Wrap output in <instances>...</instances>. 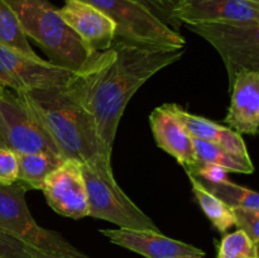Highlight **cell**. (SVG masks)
<instances>
[{"label": "cell", "mask_w": 259, "mask_h": 258, "mask_svg": "<svg viewBox=\"0 0 259 258\" xmlns=\"http://www.w3.org/2000/svg\"><path fill=\"white\" fill-rule=\"evenodd\" d=\"M75 73L47 60H33L0 45V85L4 88L14 91L62 88Z\"/></svg>", "instance_id": "9c48e42d"}, {"label": "cell", "mask_w": 259, "mask_h": 258, "mask_svg": "<svg viewBox=\"0 0 259 258\" xmlns=\"http://www.w3.org/2000/svg\"><path fill=\"white\" fill-rule=\"evenodd\" d=\"M192 186V192L199 202L200 207L206 215L211 224L219 230L220 233H225L230 228L234 227V212L232 207L218 199L215 195L207 191L192 175L187 174Z\"/></svg>", "instance_id": "e0dca14e"}, {"label": "cell", "mask_w": 259, "mask_h": 258, "mask_svg": "<svg viewBox=\"0 0 259 258\" xmlns=\"http://www.w3.org/2000/svg\"><path fill=\"white\" fill-rule=\"evenodd\" d=\"M133 2L141 4L163 24L175 32L180 33L182 24L176 18V9L181 0H133Z\"/></svg>", "instance_id": "603a6c76"}, {"label": "cell", "mask_w": 259, "mask_h": 258, "mask_svg": "<svg viewBox=\"0 0 259 258\" xmlns=\"http://www.w3.org/2000/svg\"><path fill=\"white\" fill-rule=\"evenodd\" d=\"M51 209L62 217L78 220L88 217V192L81 163L66 158L43 182L42 190Z\"/></svg>", "instance_id": "30bf717a"}, {"label": "cell", "mask_w": 259, "mask_h": 258, "mask_svg": "<svg viewBox=\"0 0 259 258\" xmlns=\"http://www.w3.org/2000/svg\"><path fill=\"white\" fill-rule=\"evenodd\" d=\"M113 244L136 252L146 258H204L205 252L192 244L172 239L153 230L100 229Z\"/></svg>", "instance_id": "8fae6325"}, {"label": "cell", "mask_w": 259, "mask_h": 258, "mask_svg": "<svg viewBox=\"0 0 259 258\" xmlns=\"http://www.w3.org/2000/svg\"><path fill=\"white\" fill-rule=\"evenodd\" d=\"M0 136L5 147L15 153L61 156L55 141L24 95L8 88L0 93Z\"/></svg>", "instance_id": "52a82bcc"}, {"label": "cell", "mask_w": 259, "mask_h": 258, "mask_svg": "<svg viewBox=\"0 0 259 258\" xmlns=\"http://www.w3.org/2000/svg\"><path fill=\"white\" fill-rule=\"evenodd\" d=\"M81 169L88 192V217L106 220L124 229L159 232L153 220L120 189L114 179L111 163H82Z\"/></svg>", "instance_id": "5b68a950"}, {"label": "cell", "mask_w": 259, "mask_h": 258, "mask_svg": "<svg viewBox=\"0 0 259 258\" xmlns=\"http://www.w3.org/2000/svg\"><path fill=\"white\" fill-rule=\"evenodd\" d=\"M115 24V42L147 48L185 47L184 35L157 19L133 0H85Z\"/></svg>", "instance_id": "8992f818"}, {"label": "cell", "mask_w": 259, "mask_h": 258, "mask_svg": "<svg viewBox=\"0 0 259 258\" xmlns=\"http://www.w3.org/2000/svg\"><path fill=\"white\" fill-rule=\"evenodd\" d=\"M3 90H4V86L0 85V93H2ZM0 147H5V143H4V141H3L2 136H0Z\"/></svg>", "instance_id": "83f0119b"}, {"label": "cell", "mask_w": 259, "mask_h": 258, "mask_svg": "<svg viewBox=\"0 0 259 258\" xmlns=\"http://www.w3.org/2000/svg\"><path fill=\"white\" fill-rule=\"evenodd\" d=\"M215 143L223 151H225L228 154L234 157V158L239 159L240 162H244L247 164H253L252 161H250L249 153H248L247 146H245L244 141L242 138V134L237 133L235 131L230 129L229 126L228 128L227 126H223Z\"/></svg>", "instance_id": "d4e9b609"}, {"label": "cell", "mask_w": 259, "mask_h": 258, "mask_svg": "<svg viewBox=\"0 0 259 258\" xmlns=\"http://www.w3.org/2000/svg\"><path fill=\"white\" fill-rule=\"evenodd\" d=\"M18 181L28 189L42 190L46 177L63 162V157L51 153H17Z\"/></svg>", "instance_id": "2e32d148"}, {"label": "cell", "mask_w": 259, "mask_h": 258, "mask_svg": "<svg viewBox=\"0 0 259 258\" xmlns=\"http://www.w3.org/2000/svg\"><path fill=\"white\" fill-rule=\"evenodd\" d=\"M176 18L182 25L259 22V0H181Z\"/></svg>", "instance_id": "4fadbf2b"}, {"label": "cell", "mask_w": 259, "mask_h": 258, "mask_svg": "<svg viewBox=\"0 0 259 258\" xmlns=\"http://www.w3.org/2000/svg\"><path fill=\"white\" fill-rule=\"evenodd\" d=\"M149 124L156 144L162 151L174 157L185 169H189L196 163L192 138L166 104L152 111Z\"/></svg>", "instance_id": "9a60e30c"}, {"label": "cell", "mask_w": 259, "mask_h": 258, "mask_svg": "<svg viewBox=\"0 0 259 258\" xmlns=\"http://www.w3.org/2000/svg\"><path fill=\"white\" fill-rule=\"evenodd\" d=\"M217 258H259L258 245L242 230H235L223 237Z\"/></svg>", "instance_id": "7402d4cb"}, {"label": "cell", "mask_w": 259, "mask_h": 258, "mask_svg": "<svg viewBox=\"0 0 259 258\" xmlns=\"http://www.w3.org/2000/svg\"><path fill=\"white\" fill-rule=\"evenodd\" d=\"M0 258H51L46 253L0 230Z\"/></svg>", "instance_id": "cb8c5ba5"}, {"label": "cell", "mask_w": 259, "mask_h": 258, "mask_svg": "<svg viewBox=\"0 0 259 258\" xmlns=\"http://www.w3.org/2000/svg\"><path fill=\"white\" fill-rule=\"evenodd\" d=\"M58 13L91 52L111 47L115 39V24L93 4L85 0H65Z\"/></svg>", "instance_id": "7c38bea8"}, {"label": "cell", "mask_w": 259, "mask_h": 258, "mask_svg": "<svg viewBox=\"0 0 259 258\" xmlns=\"http://www.w3.org/2000/svg\"><path fill=\"white\" fill-rule=\"evenodd\" d=\"M166 105L181 121L182 125L185 126V129L192 139H202V141H210L214 142V143L217 142L223 125L209 120L204 116L189 113L177 104H166Z\"/></svg>", "instance_id": "44dd1931"}, {"label": "cell", "mask_w": 259, "mask_h": 258, "mask_svg": "<svg viewBox=\"0 0 259 258\" xmlns=\"http://www.w3.org/2000/svg\"><path fill=\"white\" fill-rule=\"evenodd\" d=\"M28 187L17 181L0 185V230L27 243L51 258H89L55 230L40 227L27 205Z\"/></svg>", "instance_id": "277c9868"}, {"label": "cell", "mask_w": 259, "mask_h": 258, "mask_svg": "<svg viewBox=\"0 0 259 258\" xmlns=\"http://www.w3.org/2000/svg\"><path fill=\"white\" fill-rule=\"evenodd\" d=\"M24 95L63 158L81 164L111 163L101 148L95 123L83 104L75 76L62 88L19 91Z\"/></svg>", "instance_id": "7a4b0ae2"}, {"label": "cell", "mask_w": 259, "mask_h": 258, "mask_svg": "<svg viewBox=\"0 0 259 258\" xmlns=\"http://www.w3.org/2000/svg\"><path fill=\"white\" fill-rule=\"evenodd\" d=\"M18 181V154L7 147H0V185L7 186Z\"/></svg>", "instance_id": "4316f807"}, {"label": "cell", "mask_w": 259, "mask_h": 258, "mask_svg": "<svg viewBox=\"0 0 259 258\" xmlns=\"http://www.w3.org/2000/svg\"><path fill=\"white\" fill-rule=\"evenodd\" d=\"M5 2L17 15L25 37L39 46L52 65L78 72L94 56L50 0Z\"/></svg>", "instance_id": "3957f363"}, {"label": "cell", "mask_w": 259, "mask_h": 258, "mask_svg": "<svg viewBox=\"0 0 259 258\" xmlns=\"http://www.w3.org/2000/svg\"><path fill=\"white\" fill-rule=\"evenodd\" d=\"M194 143L195 154L199 162L205 163H214L223 167L228 172H238V174H253L254 166L240 162L239 159L234 158L227 152L223 151L217 143L210 141H202V139H192Z\"/></svg>", "instance_id": "ffe728a7"}, {"label": "cell", "mask_w": 259, "mask_h": 258, "mask_svg": "<svg viewBox=\"0 0 259 258\" xmlns=\"http://www.w3.org/2000/svg\"><path fill=\"white\" fill-rule=\"evenodd\" d=\"M234 212V225L238 230H242L248 235L254 244H259V210L238 207L233 209Z\"/></svg>", "instance_id": "484cf974"}, {"label": "cell", "mask_w": 259, "mask_h": 258, "mask_svg": "<svg viewBox=\"0 0 259 258\" xmlns=\"http://www.w3.org/2000/svg\"><path fill=\"white\" fill-rule=\"evenodd\" d=\"M0 45L33 60H43L33 51L17 15L5 0H0Z\"/></svg>", "instance_id": "ac0fdd59"}, {"label": "cell", "mask_w": 259, "mask_h": 258, "mask_svg": "<svg viewBox=\"0 0 259 258\" xmlns=\"http://www.w3.org/2000/svg\"><path fill=\"white\" fill-rule=\"evenodd\" d=\"M197 181L207 191L215 195L218 199L222 200L224 204H227L232 209L244 207V209L259 210V196L254 190L240 186V185L232 182L230 180H225L222 182H207L201 181V180H197Z\"/></svg>", "instance_id": "d6986e66"}, {"label": "cell", "mask_w": 259, "mask_h": 258, "mask_svg": "<svg viewBox=\"0 0 259 258\" xmlns=\"http://www.w3.org/2000/svg\"><path fill=\"white\" fill-rule=\"evenodd\" d=\"M185 52V47L147 48L114 40L75 73L106 158L111 159L119 123L134 94L158 71L181 60Z\"/></svg>", "instance_id": "6da1fadb"}, {"label": "cell", "mask_w": 259, "mask_h": 258, "mask_svg": "<svg viewBox=\"0 0 259 258\" xmlns=\"http://www.w3.org/2000/svg\"><path fill=\"white\" fill-rule=\"evenodd\" d=\"M232 100L224 123L239 134L255 136L259 128V71H242L230 85Z\"/></svg>", "instance_id": "5bb4252c"}, {"label": "cell", "mask_w": 259, "mask_h": 258, "mask_svg": "<svg viewBox=\"0 0 259 258\" xmlns=\"http://www.w3.org/2000/svg\"><path fill=\"white\" fill-rule=\"evenodd\" d=\"M187 28L219 52L229 85L242 71H259V22L200 23Z\"/></svg>", "instance_id": "ba28073f"}]
</instances>
